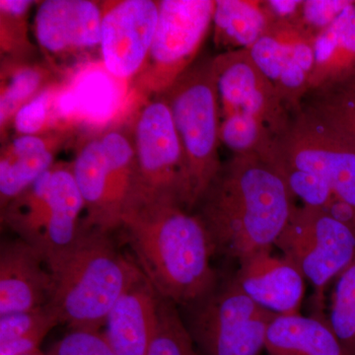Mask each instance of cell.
<instances>
[{"label": "cell", "instance_id": "obj_1", "mask_svg": "<svg viewBox=\"0 0 355 355\" xmlns=\"http://www.w3.org/2000/svg\"><path fill=\"white\" fill-rule=\"evenodd\" d=\"M295 207V198L273 161L233 155L222 163L195 212L216 254L239 261L272 249Z\"/></svg>", "mask_w": 355, "mask_h": 355}, {"label": "cell", "instance_id": "obj_2", "mask_svg": "<svg viewBox=\"0 0 355 355\" xmlns=\"http://www.w3.org/2000/svg\"><path fill=\"white\" fill-rule=\"evenodd\" d=\"M121 228L135 263L160 297L184 308L216 286V252L195 211L174 203L146 205L128 210Z\"/></svg>", "mask_w": 355, "mask_h": 355}, {"label": "cell", "instance_id": "obj_3", "mask_svg": "<svg viewBox=\"0 0 355 355\" xmlns=\"http://www.w3.org/2000/svg\"><path fill=\"white\" fill-rule=\"evenodd\" d=\"M112 233L83 223L76 243L46 261L53 280L49 305L69 330H101L110 311L141 273Z\"/></svg>", "mask_w": 355, "mask_h": 355}, {"label": "cell", "instance_id": "obj_4", "mask_svg": "<svg viewBox=\"0 0 355 355\" xmlns=\"http://www.w3.org/2000/svg\"><path fill=\"white\" fill-rule=\"evenodd\" d=\"M160 95L167 103L183 149L193 211L222 165L220 109L212 58L196 60Z\"/></svg>", "mask_w": 355, "mask_h": 355}, {"label": "cell", "instance_id": "obj_5", "mask_svg": "<svg viewBox=\"0 0 355 355\" xmlns=\"http://www.w3.org/2000/svg\"><path fill=\"white\" fill-rule=\"evenodd\" d=\"M130 130L135 175L125 214L146 205L169 203L193 211L183 149L164 98L156 95L146 100L130 120Z\"/></svg>", "mask_w": 355, "mask_h": 355}, {"label": "cell", "instance_id": "obj_6", "mask_svg": "<svg viewBox=\"0 0 355 355\" xmlns=\"http://www.w3.org/2000/svg\"><path fill=\"white\" fill-rule=\"evenodd\" d=\"M85 205L71 162H57L1 209V223L36 248L44 261L76 243Z\"/></svg>", "mask_w": 355, "mask_h": 355}, {"label": "cell", "instance_id": "obj_7", "mask_svg": "<svg viewBox=\"0 0 355 355\" xmlns=\"http://www.w3.org/2000/svg\"><path fill=\"white\" fill-rule=\"evenodd\" d=\"M77 139L71 163L85 205L83 223L113 233L121 227L135 175L130 121Z\"/></svg>", "mask_w": 355, "mask_h": 355}, {"label": "cell", "instance_id": "obj_8", "mask_svg": "<svg viewBox=\"0 0 355 355\" xmlns=\"http://www.w3.org/2000/svg\"><path fill=\"white\" fill-rule=\"evenodd\" d=\"M182 309L200 355H261L277 316L256 304L234 277L218 279L207 295Z\"/></svg>", "mask_w": 355, "mask_h": 355}, {"label": "cell", "instance_id": "obj_9", "mask_svg": "<svg viewBox=\"0 0 355 355\" xmlns=\"http://www.w3.org/2000/svg\"><path fill=\"white\" fill-rule=\"evenodd\" d=\"M150 51L132 86L146 99L162 94L196 62L212 27L214 0H160Z\"/></svg>", "mask_w": 355, "mask_h": 355}, {"label": "cell", "instance_id": "obj_10", "mask_svg": "<svg viewBox=\"0 0 355 355\" xmlns=\"http://www.w3.org/2000/svg\"><path fill=\"white\" fill-rule=\"evenodd\" d=\"M146 100L132 81L110 73L101 60L60 81L58 110L62 127L81 137L128 123Z\"/></svg>", "mask_w": 355, "mask_h": 355}, {"label": "cell", "instance_id": "obj_11", "mask_svg": "<svg viewBox=\"0 0 355 355\" xmlns=\"http://www.w3.org/2000/svg\"><path fill=\"white\" fill-rule=\"evenodd\" d=\"M302 272L321 302L331 282L355 261V232L324 210L294 207L275 245Z\"/></svg>", "mask_w": 355, "mask_h": 355}, {"label": "cell", "instance_id": "obj_12", "mask_svg": "<svg viewBox=\"0 0 355 355\" xmlns=\"http://www.w3.org/2000/svg\"><path fill=\"white\" fill-rule=\"evenodd\" d=\"M272 159L321 177L355 210V148L307 107L293 114Z\"/></svg>", "mask_w": 355, "mask_h": 355}, {"label": "cell", "instance_id": "obj_13", "mask_svg": "<svg viewBox=\"0 0 355 355\" xmlns=\"http://www.w3.org/2000/svg\"><path fill=\"white\" fill-rule=\"evenodd\" d=\"M104 2L44 0L34 18V34L46 64L62 80L89 62L101 60Z\"/></svg>", "mask_w": 355, "mask_h": 355}, {"label": "cell", "instance_id": "obj_14", "mask_svg": "<svg viewBox=\"0 0 355 355\" xmlns=\"http://www.w3.org/2000/svg\"><path fill=\"white\" fill-rule=\"evenodd\" d=\"M212 69L220 120L250 116L261 121L277 139L286 132L294 114L254 64L249 51H222L212 58Z\"/></svg>", "mask_w": 355, "mask_h": 355}, {"label": "cell", "instance_id": "obj_15", "mask_svg": "<svg viewBox=\"0 0 355 355\" xmlns=\"http://www.w3.org/2000/svg\"><path fill=\"white\" fill-rule=\"evenodd\" d=\"M158 1H105L101 25V60L110 73L132 81L139 73L155 35Z\"/></svg>", "mask_w": 355, "mask_h": 355}, {"label": "cell", "instance_id": "obj_16", "mask_svg": "<svg viewBox=\"0 0 355 355\" xmlns=\"http://www.w3.org/2000/svg\"><path fill=\"white\" fill-rule=\"evenodd\" d=\"M263 250L239 261L235 282L256 304L277 316L300 313L306 279L286 257Z\"/></svg>", "mask_w": 355, "mask_h": 355}, {"label": "cell", "instance_id": "obj_17", "mask_svg": "<svg viewBox=\"0 0 355 355\" xmlns=\"http://www.w3.org/2000/svg\"><path fill=\"white\" fill-rule=\"evenodd\" d=\"M53 291V277L36 248L19 238L1 242L0 316L46 305Z\"/></svg>", "mask_w": 355, "mask_h": 355}, {"label": "cell", "instance_id": "obj_18", "mask_svg": "<svg viewBox=\"0 0 355 355\" xmlns=\"http://www.w3.org/2000/svg\"><path fill=\"white\" fill-rule=\"evenodd\" d=\"M161 297L141 272L110 311L104 333L116 355H147L155 335Z\"/></svg>", "mask_w": 355, "mask_h": 355}, {"label": "cell", "instance_id": "obj_19", "mask_svg": "<svg viewBox=\"0 0 355 355\" xmlns=\"http://www.w3.org/2000/svg\"><path fill=\"white\" fill-rule=\"evenodd\" d=\"M77 137L71 130H58L21 135L6 142L0 155V209L50 170L60 148Z\"/></svg>", "mask_w": 355, "mask_h": 355}, {"label": "cell", "instance_id": "obj_20", "mask_svg": "<svg viewBox=\"0 0 355 355\" xmlns=\"http://www.w3.org/2000/svg\"><path fill=\"white\" fill-rule=\"evenodd\" d=\"M355 77V1L315 38V67L310 93Z\"/></svg>", "mask_w": 355, "mask_h": 355}, {"label": "cell", "instance_id": "obj_21", "mask_svg": "<svg viewBox=\"0 0 355 355\" xmlns=\"http://www.w3.org/2000/svg\"><path fill=\"white\" fill-rule=\"evenodd\" d=\"M268 355H350L327 318L300 313L275 316L266 331Z\"/></svg>", "mask_w": 355, "mask_h": 355}, {"label": "cell", "instance_id": "obj_22", "mask_svg": "<svg viewBox=\"0 0 355 355\" xmlns=\"http://www.w3.org/2000/svg\"><path fill=\"white\" fill-rule=\"evenodd\" d=\"M270 25L263 1L216 0L214 41L224 51H249Z\"/></svg>", "mask_w": 355, "mask_h": 355}, {"label": "cell", "instance_id": "obj_23", "mask_svg": "<svg viewBox=\"0 0 355 355\" xmlns=\"http://www.w3.org/2000/svg\"><path fill=\"white\" fill-rule=\"evenodd\" d=\"M60 80L48 64L32 60H2L0 88L1 137L12 125L16 114L51 84Z\"/></svg>", "mask_w": 355, "mask_h": 355}, {"label": "cell", "instance_id": "obj_24", "mask_svg": "<svg viewBox=\"0 0 355 355\" xmlns=\"http://www.w3.org/2000/svg\"><path fill=\"white\" fill-rule=\"evenodd\" d=\"M58 324L60 317L49 304L0 316V355H28L40 350Z\"/></svg>", "mask_w": 355, "mask_h": 355}, {"label": "cell", "instance_id": "obj_25", "mask_svg": "<svg viewBox=\"0 0 355 355\" xmlns=\"http://www.w3.org/2000/svg\"><path fill=\"white\" fill-rule=\"evenodd\" d=\"M219 137L233 155H259L270 160L277 140L261 121L244 116L221 119Z\"/></svg>", "mask_w": 355, "mask_h": 355}, {"label": "cell", "instance_id": "obj_26", "mask_svg": "<svg viewBox=\"0 0 355 355\" xmlns=\"http://www.w3.org/2000/svg\"><path fill=\"white\" fill-rule=\"evenodd\" d=\"M35 1L0 0L2 60H31L36 50L28 35V16Z\"/></svg>", "mask_w": 355, "mask_h": 355}, {"label": "cell", "instance_id": "obj_27", "mask_svg": "<svg viewBox=\"0 0 355 355\" xmlns=\"http://www.w3.org/2000/svg\"><path fill=\"white\" fill-rule=\"evenodd\" d=\"M327 320L343 347L355 355V261L334 282Z\"/></svg>", "mask_w": 355, "mask_h": 355}, {"label": "cell", "instance_id": "obj_28", "mask_svg": "<svg viewBox=\"0 0 355 355\" xmlns=\"http://www.w3.org/2000/svg\"><path fill=\"white\" fill-rule=\"evenodd\" d=\"M60 81L51 84L18 111L12 125L16 137L39 135L65 130L58 110ZM72 132V130H71Z\"/></svg>", "mask_w": 355, "mask_h": 355}, {"label": "cell", "instance_id": "obj_29", "mask_svg": "<svg viewBox=\"0 0 355 355\" xmlns=\"http://www.w3.org/2000/svg\"><path fill=\"white\" fill-rule=\"evenodd\" d=\"M147 355H200L179 307L161 297L155 335Z\"/></svg>", "mask_w": 355, "mask_h": 355}, {"label": "cell", "instance_id": "obj_30", "mask_svg": "<svg viewBox=\"0 0 355 355\" xmlns=\"http://www.w3.org/2000/svg\"><path fill=\"white\" fill-rule=\"evenodd\" d=\"M272 161L279 167L293 197L299 198L304 207L323 210L335 197L330 184L321 177L275 159Z\"/></svg>", "mask_w": 355, "mask_h": 355}, {"label": "cell", "instance_id": "obj_31", "mask_svg": "<svg viewBox=\"0 0 355 355\" xmlns=\"http://www.w3.org/2000/svg\"><path fill=\"white\" fill-rule=\"evenodd\" d=\"M46 355H116L102 330L74 329L55 343Z\"/></svg>", "mask_w": 355, "mask_h": 355}, {"label": "cell", "instance_id": "obj_32", "mask_svg": "<svg viewBox=\"0 0 355 355\" xmlns=\"http://www.w3.org/2000/svg\"><path fill=\"white\" fill-rule=\"evenodd\" d=\"M349 3V0H303L296 26L317 37L338 19Z\"/></svg>", "mask_w": 355, "mask_h": 355}, {"label": "cell", "instance_id": "obj_33", "mask_svg": "<svg viewBox=\"0 0 355 355\" xmlns=\"http://www.w3.org/2000/svg\"><path fill=\"white\" fill-rule=\"evenodd\" d=\"M305 107L314 112L322 120L331 125L343 139L355 148V114L312 98Z\"/></svg>", "mask_w": 355, "mask_h": 355}, {"label": "cell", "instance_id": "obj_34", "mask_svg": "<svg viewBox=\"0 0 355 355\" xmlns=\"http://www.w3.org/2000/svg\"><path fill=\"white\" fill-rule=\"evenodd\" d=\"M314 98L355 114V77L345 83L313 92Z\"/></svg>", "mask_w": 355, "mask_h": 355}, {"label": "cell", "instance_id": "obj_35", "mask_svg": "<svg viewBox=\"0 0 355 355\" xmlns=\"http://www.w3.org/2000/svg\"><path fill=\"white\" fill-rule=\"evenodd\" d=\"M263 3L272 24H297L303 0H268Z\"/></svg>", "mask_w": 355, "mask_h": 355}, {"label": "cell", "instance_id": "obj_36", "mask_svg": "<svg viewBox=\"0 0 355 355\" xmlns=\"http://www.w3.org/2000/svg\"><path fill=\"white\" fill-rule=\"evenodd\" d=\"M28 355H46V352H42L41 349L37 350V352H32V354H28Z\"/></svg>", "mask_w": 355, "mask_h": 355}]
</instances>
